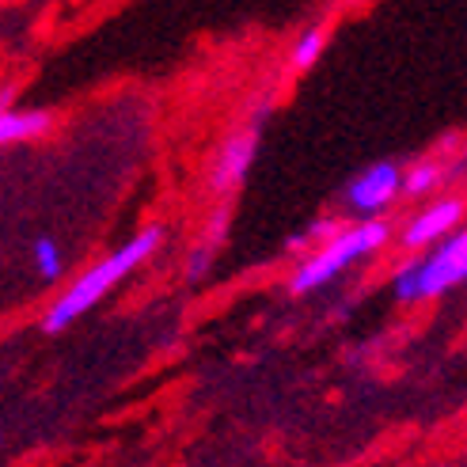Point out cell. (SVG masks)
<instances>
[{
	"label": "cell",
	"instance_id": "6da1fadb",
	"mask_svg": "<svg viewBox=\"0 0 467 467\" xmlns=\"http://www.w3.org/2000/svg\"><path fill=\"white\" fill-rule=\"evenodd\" d=\"M160 244H163V228H160V224H145L141 232H133L126 244H119L114 251H107L103 259H96L91 266H84V270L73 277V282H68V285L50 300V305L42 308L38 327H42L46 335L68 331V327H73L77 319H84L110 289H119L137 266H145L152 254H156Z\"/></svg>",
	"mask_w": 467,
	"mask_h": 467
},
{
	"label": "cell",
	"instance_id": "7a4b0ae2",
	"mask_svg": "<svg viewBox=\"0 0 467 467\" xmlns=\"http://www.w3.org/2000/svg\"><path fill=\"white\" fill-rule=\"evenodd\" d=\"M388 240H391L388 221H354V224H342V232H335L331 240L312 247L305 259L296 263V270L289 274V293L293 296H305V293H316L323 285H331L338 274H346L349 266L365 263L368 254H377Z\"/></svg>",
	"mask_w": 467,
	"mask_h": 467
},
{
	"label": "cell",
	"instance_id": "3957f363",
	"mask_svg": "<svg viewBox=\"0 0 467 467\" xmlns=\"http://www.w3.org/2000/svg\"><path fill=\"white\" fill-rule=\"evenodd\" d=\"M467 282V228H456L452 236L437 240L422 254L407 259L391 274V296L400 305H422L452 293Z\"/></svg>",
	"mask_w": 467,
	"mask_h": 467
},
{
	"label": "cell",
	"instance_id": "277c9868",
	"mask_svg": "<svg viewBox=\"0 0 467 467\" xmlns=\"http://www.w3.org/2000/svg\"><path fill=\"white\" fill-rule=\"evenodd\" d=\"M400 194H407V171L395 160H377L346 182L342 205L358 221H380V213H388Z\"/></svg>",
	"mask_w": 467,
	"mask_h": 467
},
{
	"label": "cell",
	"instance_id": "5b68a950",
	"mask_svg": "<svg viewBox=\"0 0 467 467\" xmlns=\"http://www.w3.org/2000/svg\"><path fill=\"white\" fill-rule=\"evenodd\" d=\"M463 209H467V205H463V198H456V194H445V198L422 205V209H418V213H410V221L403 224L400 244H403L407 251H426V247H433L437 240H445V236H452V232H456Z\"/></svg>",
	"mask_w": 467,
	"mask_h": 467
},
{
	"label": "cell",
	"instance_id": "8992f818",
	"mask_svg": "<svg viewBox=\"0 0 467 467\" xmlns=\"http://www.w3.org/2000/svg\"><path fill=\"white\" fill-rule=\"evenodd\" d=\"M254 152H259V126H247L224 137V145L213 156V168H209V191L213 194H228L247 179Z\"/></svg>",
	"mask_w": 467,
	"mask_h": 467
},
{
	"label": "cell",
	"instance_id": "52a82bcc",
	"mask_svg": "<svg viewBox=\"0 0 467 467\" xmlns=\"http://www.w3.org/2000/svg\"><path fill=\"white\" fill-rule=\"evenodd\" d=\"M50 130V114L35 107H8L0 110V145H27Z\"/></svg>",
	"mask_w": 467,
	"mask_h": 467
},
{
	"label": "cell",
	"instance_id": "ba28073f",
	"mask_svg": "<svg viewBox=\"0 0 467 467\" xmlns=\"http://www.w3.org/2000/svg\"><path fill=\"white\" fill-rule=\"evenodd\" d=\"M31 263H35V274L42 277L46 285H54V282H61V277H65V251L50 236H38L31 244Z\"/></svg>",
	"mask_w": 467,
	"mask_h": 467
},
{
	"label": "cell",
	"instance_id": "9c48e42d",
	"mask_svg": "<svg viewBox=\"0 0 467 467\" xmlns=\"http://www.w3.org/2000/svg\"><path fill=\"white\" fill-rule=\"evenodd\" d=\"M441 179H445V168L433 160V156H422V160H414L410 168H407V194L410 198H422L430 191H437Z\"/></svg>",
	"mask_w": 467,
	"mask_h": 467
},
{
	"label": "cell",
	"instance_id": "30bf717a",
	"mask_svg": "<svg viewBox=\"0 0 467 467\" xmlns=\"http://www.w3.org/2000/svg\"><path fill=\"white\" fill-rule=\"evenodd\" d=\"M327 50V27H308L305 35H300L293 42V50H289V65L296 68V73H305V68H312Z\"/></svg>",
	"mask_w": 467,
	"mask_h": 467
},
{
	"label": "cell",
	"instance_id": "8fae6325",
	"mask_svg": "<svg viewBox=\"0 0 467 467\" xmlns=\"http://www.w3.org/2000/svg\"><path fill=\"white\" fill-rule=\"evenodd\" d=\"M335 232H342V224H338L335 217L312 221V224H305L300 232H293V236L285 240V247H289V251H305V247H312V244H327V240L335 236Z\"/></svg>",
	"mask_w": 467,
	"mask_h": 467
},
{
	"label": "cell",
	"instance_id": "7c38bea8",
	"mask_svg": "<svg viewBox=\"0 0 467 467\" xmlns=\"http://www.w3.org/2000/svg\"><path fill=\"white\" fill-rule=\"evenodd\" d=\"M213 254H217V247L202 240V247H194V251H191V259H186V277H191V282L205 277L209 266H213Z\"/></svg>",
	"mask_w": 467,
	"mask_h": 467
}]
</instances>
